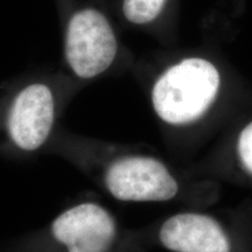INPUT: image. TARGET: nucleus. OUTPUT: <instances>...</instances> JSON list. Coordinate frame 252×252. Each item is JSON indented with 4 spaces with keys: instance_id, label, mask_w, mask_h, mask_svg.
Wrapping results in <instances>:
<instances>
[{
    "instance_id": "1",
    "label": "nucleus",
    "mask_w": 252,
    "mask_h": 252,
    "mask_svg": "<svg viewBox=\"0 0 252 252\" xmlns=\"http://www.w3.org/2000/svg\"><path fill=\"white\" fill-rule=\"evenodd\" d=\"M63 25V53L81 80L105 74L117 61L121 42L106 0H55Z\"/></svg>"
},
{
    "instance_id": "2",
    "label": "nucleus",
    "mask_w": 252,
    "mask_h": 252,
    "mask_svg": "<svg viewBox=\"0 0 252 252\" xmlns=\"http://www.w3.org/2000/svg\"><path fill=\"white\" fill-rule=\"evenodd\" d=\"M220 88V74L208 60L188 58L167 68L152 88L158 117L172 125L197 121L210 108Z\"/></svg>"
},
{
    "instance_id": "3",
    "label": "nucleus",
    "mask_w": 252,
    "mask_h": 252,
    "mask_svg": "<svg viewBox=\"0 0 252 252\" xmlns=\"http://www.w3.org/2000/svg\"><path fill=\"white\" fill-rule=\"evenodd\" d=\"M105 185L110 194L126 202L171 200L178 184L161 161L151 157H123L106 171Z\"/></svg>"
},
{
    "instance_id": "4",
    "label": "nucleus",
    "mask_w": 252,
    "mask_h": 252,
    "mask_svg": "<svg viewBox=\"0 0 252 252\" xmlns=\"http://www.w3.org/2000/svg\"><path fill=\"white\" fill-rule=\"evenodd\" d=\"M54 119L53 89L43 82H32L12 99L7 116L8 134L20 150L35 151L46 143Z\"/></svg>"
},
{
    "instance_id": "5",
    "label": "nucleus",
    "mask_w": 252,
    "mask_h": 252,
    "mask_svg": "<svg viewBox=\"0 0 252 252\" xmlns=\"http://www.w3.org/2000/svg\"><path fill=\"white\" fill-rule=\"evenodd\" d=\"M53 235L68 252H106L116 237V223L105 208L82 203L56 217Z\"/></svg>"
},
{
    "instance_id": "6",
    "label": "nucleus",
    "mask_w": 252,
    "mask_h": 252,
    "mask_svg": "<svg viewBox=\"0 0 252 252\" xmlns=\"http://www.w3.org/2000/svg\"><path fill=\"white\" fill-rule=\"evenodd\" d=\"M160 241L174 252H230L228 237L219 223L195 213L167 220L160 229Z\"/></svg>"
},
{
    "instance_id": "7",
    "label": "nucleus",
    "mask_w": 252,
    "mask_h": 252,
    "mask_svg": "<svg viewBox=\"0 0 252 252\" xmlns=\"http://www.w3.org/2000/svg\"><path fill=\"white\" fill-rule=\"evenodd\" d=\"M168 0H117L115 13L128 27H149L161 18Z\"/></svg>"
},
{
    "instance_id": "8",
    "label": "nucleus",
    "mask_w": 252,
    "mask_h": 252,
    "mask_svg": "<svg viewBox=\"0 0 252 252\" xmlns=\"http://www.w3.org/2000/svg\"><path fill=\"white\" fill-rule=\"evenodd\" d=\"M238 153L245 169L252 174V123L239 135Z\"/></svg>"
}]
</instances>
